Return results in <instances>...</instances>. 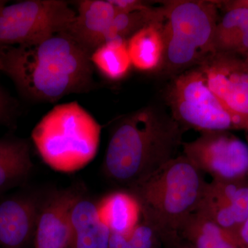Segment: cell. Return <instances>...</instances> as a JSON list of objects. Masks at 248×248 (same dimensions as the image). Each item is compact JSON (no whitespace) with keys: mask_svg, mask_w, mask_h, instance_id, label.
<instances>
[{"mask_svg":"<svg viewBox=\"0 0 248 248\" xmlns=\"http://www.w3.org/2000/svg\"><path fill=\"white\" fill-rule=\"evenodd\" d=\"M0 61L1 72L32 100L56 102L93 86L91 54L64 31L29 45L1 46Z\"/></svg>","mask_w":248,"mask_h":248,"instance_id":"obj_1","label":"cell"},{"mask_svg":"<svg viewBox=\"0 0 248 248\" xmlns=\"http://www.w3.org/2000/svg\"><path fill=\"white\" fill-rule=\"evenodd\" d=\"M184 128L171 115L146 107L121 120L104 158L106 174L131 187L175 157Z\"/></svg>","mask_w":248,"mask_h":248,"instance_id":"obj_2","label":"cell"},{"mask_svg":"<svg viewBox=\"0 0 248 248\" xmlns=\"http://www.w3.org/2000/svg\"><path fill=\"white\" fill-rule=\"evenodd\" d=\"M206 183L203 173L182 155L130 189L143 221L162 241L172 245L180 239L178 233L182 223L197 210Z\"/></svg>","mask_w":248,"mask_h":248,"instance_id":"obj_3","label":"cell"},{"mask_svg":"<svg viewBox=\"0 0 248 248\" xmlns=\"http://www.w3.org/2000/svg\"><path fill=\"white\" fill-rule=\"evenodd\" d=\"M101 125L78 102L55 106L32 131L36 149L55 170L72 172L83 169L97 155Z\"/></svg>","mask_w":248,"mask_h":248,"instance_id":"obj_4","label":"cell"},{"mask_svg":"<svg viewBox=\"0 0 248 248\" xmlns=\"http://www.w3.org/2000/svg\"><path fill=\"white\" fill-rule=\"evenodd\" d=\"M165 67L179 71L199 66L215 53L214 39L218 23L217 1L174 0L164 4Z\"/></svg>","mask_w":248,"mask_h":248,"instance_id":"obj_5","label":"cell"},{"mask_svg":"<svg viewBox=\"0 0 248 248\" xmlns=\"http://www.w3.org/2000/svg\"><path fill=\"white\" fill-rule=\"evenodd\" d=\"M167 102L171 116L184 128L202 133L236 129L199 68L175 78L168 91Z\"/></svg>","mask_w":248,"mask_h":248,"instance_id":"obj_6","label":"cell"},{"mask_svg":"<svg viewBox=\"0 0 248 248\" xmlns=\"http://www.w3.org/2000/svg\"><path fill=\"white\" fill-rule=\"evenodd\" d=\"M76 12L62 0L0 1V46L35 43L64 31Z\"/></svg>","mask_w":248,"mask_h":248,"instance_id":"obj_7","label":"cell"},{"mask_svg":"<svg viewBox=\"0 0 248 248\" xmlns=\"http://www.w3.org/2000/svg\"><path fill=\"white\" fill-rule=\"evenodd\" d=\"M182 146L183 155L213 180L243 182L248 174V145L228 131L203 133Z\"/></svg>","mask_w":248,"mask_h":248,"instance_id":"obj_8","label":"cell"},{"mask_svg":"<svg viewBox=\"0 0 248 248\" xmlns=\"http://www.w3.org/2000/svg\"><path fill=\"white\" fill-rule=\"evenodd\" d=\"M199 68L238 130H248V61L231 53H216Z\"/></svg>","mask_w":248,"mask_h":248,"instance_id":"obj_9","label":"cell"},{"mask_svg":"<svg viewBox=\"0 0 248 248\" xmlns=\"http://www.w3.org/2000/svg\"><path fill=\"white\" fill-rule=\"evenodd\" d=\"M80 197L74 191H60L41 202L34 248H70L73 239L72 210Z\"/></svg>","mask_w":248,"mask_h":248,"instance_id":"obj_10","label":"cell"},{"mask_svg":"<svg viewBox=\"0 0 248 248\" xmlns=\"http://www.w3.org/2000/svg\"><path fill=\"white\" fill-rule=\"evenodd\" d=\"M41 202L17 194L0 202V248H25L35 236Z\"/></svg>","mask_w":248,"mask_h":248,"instance_id":"obj_11","label":"cell"},{"mask_svg":"<svg viewBox=\"0 0 248 248\" xmlns=\"http://www.w3.org/2000/svg\"><path fill=\"white\" fill-rule=\"evenodd\" d=\"M117 12L110 0H81L74 19L64 32L91 55L104 43Z\"/></svg>","mask_w":248,"mask_h":248,"instance_id":"obj_12","label":"cell"},{"mask_svg":"<svg viewBox=\"0 0 248 248\" xmlns=\"http://www.w3.org/2000/svg\"><path fill=\"white\" fill-rule=\"evenodd\" d=\"M73 239L70 248H109L110 229L100 219L97 205L81 197L71 213Z\"/></svg>","mask_w":248,"mask_h":248,"instance_id":"obj_13","label":"cell"},{"mask_svg":"<svg viewBox=\"0 0 248 248\" xmlns=\"http://www.w3.org/2000/svg\"><path fill=\"white\" fill-rule=\"evenodd\" d=\"M32 168L29 142L23 139H0V195L22 184Z\"/></svg>","mask_w":248,"mask_h":248,"instance_id":"obj_14","label":"cell"},{"mask_svg":"<svg viewBox=\"0 0 248 248\" xmlns=\"http://www.w3.org/2000/svg\"><path fill=\"white\" fill-rule=\"evenodd\" d=\"M178 234L195 248H242L234 234L198 212L186 218Z\"/></svg>","mask_w":248,"mask_h":248,"instance_id":"obj_15","label":"cell"},{"mask_svg":"<svg viewBox=\"0 0 248 248\" xmlns=\"http://www.w3.org/2000/svg\"><path fill=\"white\" fill-rule=\"evenodd\" d=\"M164 24H154L138 31L127 41L132 66L139 71H155L164 63Z\"/></svg>","mask_w":248,"mask_h":248,"instance_id":"obj_16","label":"cell"},{"mask_svg":"<svg viewBox=\"0 0 248 248\" xmlns=\"http://www.w3.org/2000/svg\"><path fill=\"white\" fill-rule=\"evenodd\" d=\"M103 223L111 233L128 236L138 226L141 208L132 194L115 192L104 198L97 206Z\"/></svg>","mask_w":248,"mask_h":248,"instance_id":"obj_17","label":"cell"},{"mask_svg":"<svg viewBox=\"0 0 248 248\" xmlns=\"http://www.w3.org/2000/svg\"><path fill=\"white\" fill-rule=\"evenodd\" d=\"M215 53H231L248 56V10L226 11L217 23L214 39Z\"/></svg>","mask_w":248,"mask_h":248,"instance_id":"obj_18","label":"cell"},{"mask_svg":"<svg viewBox=\"0 0 248 248\" xmlns=\"http://www.w3.org/2000/svg\"><path fill=\"white\" fill-rule=\"evenodd\" d=\"M91 61L106 78L114 81L123 79L133 66L127 41L120 39L97 47L91 55Z\"/></svg>","mask_w":248,"mask_h":248,"instance_id":"obj_19","label":"cell"},{"mask_svg":"<svg viewBox=\"0 0 248 248\" xmlns=\"http://www.w3.org/2000/svg\"><path fill=\"white\" fill-rule=\"evenodd\" d=\"M164 5L158 8L151 6L144 11L133 13L117 11L107 31L104 43L117 39L128 41L134 34L143 28L151 24H164Z\"/></svg>","mask_w":248,"mask_h":248,"instance_id":"obj_20","label":"cell"},{"mask_svg":"<svg viewBox=\"0 0 248 248\" xmlns=\"http://www.w3.org/2000/svg\"><path fill=\"white\" fill-rule=\"evenodd\" d=\"M127 238L133 248H159L162 240L157 232L144 221L139 223Z\"/></svg>","mask_w":248,"mask_h":248,"instance_id":"obj_21","label":"cell"},{"mask_svg":"<svg viewBox=\"0 0 248 248\" xmlns=\"http://www.w3.org/2000/svg\"><path fill=\"white\" fill-rule=\"evenodd\" d=\"M231 206L239 230L248 218V186L243 184L240 186L233 197Z\"/></svg>","mask_w":248,"mask_h":248,"instance_id":"obj_22","label":"cell"},{"mask_svg":"<svg viewBox=\"0 0 248 248\" xmlns=\"http://www.w3.org/2000/svg\"><path fill=\"white\" fill-rule=\"evenodd\" d=\"M16 108V100L0 86V125L9 123Z\"/></svg>","mask_w":248,"mask_h":248,"instance_id":"obj_23","label":"cell"},{"mask_svg":"<svg viewBox=\"0 0 248 248\" xmlns=\"http://www.w3.org/2000/svg\"><path fill=\"white\" fill-rule=\"evenodd\" d=\"M118 12L133 13L144 11L151 6L145 1L140 0H110Z\"/></svg>","mask_w":248,"mask_h":248,"instance_id":"obj_24","label":"cell"},{"mask_svg":"<svg viewBox=\"0 0 248 248\" xmlns=\"http://www.w3.org/2000/svg\"><path fill=\"white\" fill-rule=\"evenodd\" d=\"M109 248H133L126 236L111 233Z\"/></svg>","mask_w":248,"mask_h":248,"instance_id":"obj_25","label":"cell"},{"mask_svg":"<svg viewBox=\"0 0 248 248\" xmlns=\"http://www.w3.org/2000/svg\"><path fill=\"white\" fill-rule=\"evenodd\" d=\"M221 4L226 11L233 9H246L248 10V0H234V1H217Z\"/></svg>","mask_w":248,"mask_h":248,"instance_id":"obj_26","label":"cell"},{"mask_svg":"<svg viewBox=\"0 0 248 248\" xmlns=\"http://www.w3.org/2000/svg\"><path fill=\"white\" fill-rule=\"evenodd\" d=\"M236 237L242 248H248V218L240 228Z\"/></svg>","mask_w":248,"mask_h":248,"instance_id":"obj_27","label":"cell"},{"mask_svg":"<svg viewBox=\"0 0 248 248\" xmlns=\"http://www.w3.org/2000/svg\"><path fill=\"white\" fill-rule=\"evenodd\" d=\"M172 246H173V248H195L194 246H192V245L189 244L188 242H187V241H185V243H183L182 244L181 239L176 241Z\"/></svg>","mask_w":248,"mask_h":248,"instance_id":"obj_28","label":"cell"},{"mask_svg":"<svg viewBox=\"0 0 248 248\" xmlns=\"http://www.w3.org/2000/svg\"><path fill=\"white\" fill-rule=\"evenodd\" d=\"M2 71V65H1V61H0V72Z\"/></svg>","mask_w":248,"mask_h":248,"instance_id":"obj_29","label":"cell"},{"mask_svg":"<svg viewBox=\"0 0 248 248\" xmlns=\"http://www.w3.org/2000/svg\"><path fill=\"white\" fill-rule=\"evenodd\" d=\"M244 58L246 59V60H247L248 61V56L246 57V58Z\"/></svg>","mask_w":248,"mask_h":248,"instance_id":"obj_30","label":"cell"}]
</instances>
